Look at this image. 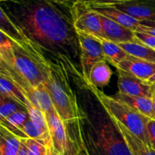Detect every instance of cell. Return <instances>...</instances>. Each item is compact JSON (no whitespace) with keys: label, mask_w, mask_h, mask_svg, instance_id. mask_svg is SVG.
Segmentation results:
<instances>
[{"label":"cell","mask_w":155,"mask_h":155,"mask_svg":"<svg viewBox=\"0 0 155 155\" xmlns=\"http://www.w3.org/2000/svg\"><path fill=\"white\" fill-rule=\"evenodd\" d=\"M80 48V68L82 75L86 81L94 64L106 61L102 47L98 39L81 32H77Z\"/></svg>","instance_id":"cell-9"},{"label":"cell","mask_w":155,"mask_h":155,"mask_svg":"<svg viewBox=\"0 0 155 155\" xmlns=\"http://www.w3.org/2000/svg\"><path fill=\"white\" fill-rule=\"evenodd\" d=\"M141 24L143 26H146L148 27H152V28H155V21H142Z\"/></svg>","instance_id":"cell-31"},{"label":"cell","mask_w":155,"mask_h":155,"mask_svg":"<svg viewBox=\"0 0 155 155\" xmlns=\"http://www.w3.org/2000/svg\"><path fill=\"white\" fill-rule=\"evenodd\" d=\"M12 64L7 65L12 67L33 87H39L46 83L51 71V61L48 58L42 48L30 39L21 41L12 39Z\"/></svg>","instance_id":"cell-4"},{"label":"cell","mask_w":155,"mask_h":155,"mask_svg":"<svg viewBox=\"0 0 155 155\" xmlns=\"http://www.w3.org/2000/svg\"><path fill=\"white\" fill-rule=\"evenodd\" d=\"M120 69L131 75L146 81L155 74V64L130 55L120 62L116 69Z\"/></svg>","instance_id":"cell-14"},{"label":"cell","mask_w":155,"mask_h":155,"mask_svg":"<svg viewBox=\"0 0 155 155\" xmlns=\"http://www.w3.org/2000/svg\"><path fill=\"white\" fill-rule=\"evenodd\" d=\"M147 131L151 147L155 150V120L150 119L147 124Z\"/></svg>","instance_id":"cell-27"},{"label":"cell","mask_w":155,"mask_h":155,"mask_svg":"<svg viewBox=\"0 0 155 155\" xmlns=\"http://www.w3.org/2000/svg\"><path fill=\"white\" fill-rule=\"evenodd\" d=\"M27 148V155H46L49 145L33 139H21Z\"/></svg>","instance_id":"cell-25"},{"label":"cell","mask_w":155,"mask_h":155,"mask_svg":"<svg viewBox=\"0 0 155 155\" xmlns=\"http://www.w3.org/2000/svg\"><path fill=\"white\" fill-rule=\"evenodd\" d=\"M0 74L12 82L23 95L35 107L43 112H47L54 108L52 101L45 84L39 87H33L27 80H24L12 67L0 62Z\"/></svg>","instance_id":"cell-7"},{"label":"cell","mask_w":155,"mask_h":155,"mask_svg":"<svg viewBox=\"0 0 155 155\" xmlns=\"http://www.w3.org/2000/svg\"><path fill=\"white\" fill-rule=\"evenodd\" d=\"M97 13V12H96ZM105 39L117 44L137 42L135 31L97 13Z\"/></svg>","instance_id":"cell-11"},{"label":"cell","mask_w":155,"mask_h":155,"mask_svg":"<svg viewBox=\"0 0 155 155\" xmlns=\"http://www.w3.org/2000/svg\"><path fill=\"white\" fill-rule=\"evenodd\" d=\"M50 135V148L56 155H79L80 147L70 134L55 109L45 112Z\"/></svg>","instance_id":"cell-6"},{"label":"cell","mask_w":155,"mask_h":155,"mask_svg":"<svg viewBox=\"0 0 155 155\" xmlns=\"http://www.w3.org/2000/svg\"><path fill=\"white\" fill-rule=\"evenodd\" d=\"M21 110H27L14 100L1 95L0 100V120H5L12 114Z\"/></svg>","instance_id":"cell-24"},{"label":"cell","mask_w":155,"mask_h":155,"mask_svg":"<svg viewBox=\"0 0 155 155\" xmlns=\"http://www.w3.org/2000/svg\"><path fill=\"white\" fill-rule=\"evenodd\" d=\"M117 71L118 73V92L131 96L152 98L153 86L147 84L123 70L117 68Z\"/></svg>","instance_id":"cell-10"},{"label":"cell","mask_w":155,"mask_h":155,"mask_svg":"<svg viewBox=\"0 0 155 155\" xmlns=\"http://www.w3.org/2000/svg\"><path fill=\"white\" fill-rule=\"evenodd\" d=\"M153 102H154V120H155V101L153 100Z\"/></svg>","instance_id":"cell-35"},{"label":"cell","mask_w":155,"mask_h":155,"mask_svg":"<svg viewBox=\"0 0 155 155\" xmlns=\"http://www.w3.org/2000/svg\"><path fill=\"white\" fill-rule=\"evenodd\" d=\"M74 2H75V1H77V0H74Z\"/></svg>","instance_id":"cell-38"},{"label":"cell","mask_w":155,"mask_h":155,"mask_svg":"<svg viewBox=\"0 0 155 155\" xmlns=\"http://www.w3.org/2000/svg\"><path fill=\"white\" fill-rule=\"evenodd\" d=\"M21 139L0 126V155H18Z\"/></svg>","instance_id":"cell-20"},{"label":"cell","mask_w":155,"mask_h":155,"mask_svg":"<svg viewBox=\"0 0 155 155\" xmlns=\"http://www.w3.org/2000/svg\"><path fill=\"white\" fill-rule=\"evenodd\" d=\"M80 108L77 122L66 125L82 155H133L114 118L103 105L79 68L64 61Z\"/></svg>","instance_id":"cell-2"},{"label":"cell","mask_w":155,"mask_h":155,"mask_svg":"<svg viewBox=\"0 0 155 155\" xmlns=\"http://www.w3.org/2000/svg\"><path fill=\"white\" fill-rule=\"evenodd\" d=\"M29 120L30 117L27 110H18L5 120H0V126L4 127L21 139H27L21 130Z\"/></svg>","instance_id":"cell-21"},{"label":"cell","mask_w":155,"mask_h":155,"mask_svg":"<svg viewBox=\"0 0 155 155\" xmlns=\"http://www.w3.org/2000/svg\"><path fill=\"white\" fill-rule=\"evenodd\" d=\"M89 6L97 13L115 21L117 24H121L127 28L136 31L141 24V21L130 16L128 14L119 10L117 8L106 5H96L89 2Z\"/></svg>","instance_id":"cell-13"},{"label":"cell","mask_w":155,"mask_h":155,"mask_svg":"<svg viewBox=\"0 0 155 155\" xmlns=\"http://www.w3.org/2000/svg\"><path fill=\"white\" fill-rule=\"evenodd\" d=\"M114 120L133 155H155V150L152 147L145 143L142 139L135 136L125 126L117 120L115 118Z\"/></svg>","instance_id":"cell-16"},{"label":"cell","mask_w":155,"mask_h":155,"mask_svg":"<svg viewBox=\"0 0 155 155\" xmlns=\"http://www.w3.org/2000/svg\"><path fill=\"white\" fill-rule=\"evenodd\" d=\"M54 109L66 125L77 122L80 108L68 69L61 59L51 61V71L45 83Z\"/></svg>","instance_id":"cell-3"},{"label":"cell","mask_w":155,"mask_h":155,"mask_svg":"<svg viewBox=\"0 0 155 155\" xmlns=\"http://www.w3.org/2000/svg\"><path fill=\"white\" fill-rule=\"evenodd\" d=\"M92 86V89L110 114L135 136L142 139L145 143L151 146L147 131V124L149 118L135 110L128 104L108 95L99 89Z\"/></svg>","instance_id":"cell-5"},{"label":"cell","mask_w":155,"mask_h":155,"mask_svg":"<svg viewBox=\"0 0 155 155\" xmlns=\"http://www.w3.org/2000/svg\"><path fill=\"white\" fill-rule=\"evenodd\" d=\"M22 133L27 139H36L45 142L50 147V135L48 130L41 128L38 125L29 120L22 128Z\"/></svg>","instance_id":"cell-23"},{"label":"cell","mask_w":155,"mask_h":155,"mask_svg":"<svg viewBox=\"0 0 155 155\" xmlns=\"http://www.w3.org/2000/svg\"><path fill=\"white\" fill-rule=\"evenodd\" d=\"M18 155H27V148L25 144L24 143V142L21 139V147H20L19 151H18Z\"/></svg>","instance_id":"cell-30"},{"label":"cell","mask_w":155,"mask_h":155,"mask_svg":"<svg viewBox=\"0 0 155 155\" xmlns=\"http://www.w3.org/2000/svg\"><path fill=\"white\" fill-rule=\"evenodd\" d=\"M136 31L143 32V33H148V34L152 35V36H155V28L146 27V26H143V25H142V24H140V25H139V27H138V29L136 30Z\"/></svg>","instance_id":"cell-29"},{"label":"cell","mask_w":155,"mask_h":155,"mask_svg":"<svg viewBox=\"0 0 155 155\" xmlns=\"http://www.w3.org/2000/svg\"><path fill=\"white\" fill-rule=\"evenodd\" d=\"M119 10L139 20L155 21V0H133L120 4L111 5Z\"/></svg>","instance_id":"cell-12"},{"label":"cell","mask_w":155,"mask_h":155,"mask_svg":"<svg viewBox=\"0 0 155 155\" xmlns=\"http://www.w3.org/2000/svg\"><path fill=\"white\" fill-rule=\"evenodd\" d=\"M46 155H56V154H54V152H53L52 150H51V148H50V147H49V148H48V151H47Z\"/></svg>","instance_id":"cell-33"},{"label":"cell","mask_w":155,"mask_h":155,"mask_svg":"<svg viewBox=\"0 0 155 155\" xmlns=\"http://www.w3.org/2000/svg\"><path fill=\"white\" fill-rule=\"evenodd\" d=\"M135 36L138 43L146 45L150 48H155V36L143 32L135 31Z\"/></svg>","instance_id":"cell-26"},{"label":"cell","mask_w":155,"mask_h":155,"mask_svg":"<svg viewBox=\"0 0 155 155\" xmlns=\"http://www.w3.org/2000/svg\"><path fill=\"white\" fill-rule=\"evenodd\" d=\"M72 12L76 31L94 38L105 39L98 14L91 8L89 2L82 0L74 2Z\"/></svg>","instance_id":"cell-8"},{"label":"cell","mask_w":155,"mask_h":155,"mask_svg":"<svg viewBox=\"0 0 155 155\" xmlns=\"http://www.w3.org/2000/svg\"><path fill=\"white\" fill-rule=\"evenodd\" d=\"M0 92L1 95L14 100L26 109L33 105L11 80L1 74H0Z\"/></svg>","instance_id":"cell-19"},{"label":"cell","mask_w":155,"mask_h":155,"mask_svg":"<svg viewBox=\"0 0 155 155\" xmlns=\"http://www.w3.org/2000/svg\"><path fill=\"white\" fill-rule=\"evenodd\" d=\"M154 89H153V93H152V100H154L155 101V86H153Z\"/></svg>","instance_id":"cell-34"},{"label":"cell","mask_w":155,"mask_h":155,"mask_svg":"<svg viewBox=\"0 0 155 155\" xmlns=\"http://www.w3.org/2000/svg\"><path fill=\"white\" fill-rule=\"evenodd\" d=\"M73 4L72 0H10L1 2L0 8L50 61L64 57L79 67L80 48Z\"/></svg>","instance_id":"cell-1"},{"label":"cell","mask_w":155,"mask_h":155,"mask_svg":"<svg viewBox=\"0 0 155 155\" xmlns=\"http://www.w3.org/2000/svg\"><path fill=\"white\" fill-rule=\"evenodd\" d=\"M145 83L148 85H151V86H155V74L152 77H150L148 80L145 81Z\"/></svg>","instance_id":"cell-32"},{"label":"cell","mask_w":155,"mask_h":155,"mask_svg":"<svg viewBox=\"0 0 155 155\" xmlns=\"http://www.w3.org/2000/svg\"><path fill=\"white\" fill-rule=\"evenodd\" d=\"M119 45L130 55L155 64V48H150L138 42L121 43Z\"/></svg>","instance_id":"cell-22"},{"label":"cell","mask_w":155,"mask_h":155,"mask_svg":"<svg viewBox=\"0 0 155 155\" xmlns=\"http://www.w3.org/2000/svg\"><path fill=\"white\" fill-rule=\"evenodd\" d=\"M113 97L128 104L129 106L140 112L141 114L145 115L149 119L154 120V102H153L152 98H146V97L131 96V95L120 93L119 92L114 95Z\"/></svg>","instance_id":"cell-15"},{"label":"cell","mask_w":155,"mask_h":155,"mask_svg":"<svg viewBox=\"0 0 155 155\" xmlns=\"http://www.w3.org/2000/svg\"><path fill=\"white\" fill-rule=\"evenodd\" d=\"M82 1H86V2H91L92 0H82Z\"/></svg>","instance_id":"cell-37"},{"label":"cell","mask_w":155,"mask_h":155,"mask_svg":"<svg viewBox=\"0 0 155 155\" xmlns=\"http://www.w3.org/2000/svg\"><path fill=\"white\" fill-rule=\"evenodd\" d=\"M79 155H82L81 154H80H80H79Z\"/></svg>","instance_id":"cell-39"},{"label":"cell","mask_w":155,"mask_h":155,"mask_svg":"<svg viewBox=\"0 0 155 155\" xmlns=\"http://www.w3.org/2000/svg\"><path fill=\"white\" fill-rule=\"evenodd\" d=\"M1 2H7V1H10V0H0Z\"/></svg>","instance_id":"cell-36"},{"label":"cell","mask_w":155,"mask_h":155,"mask_svg":"<svg viewBox=\"0 0 155 155\" xmlns=\"http://www.w3.org/2000/svg\"><path fill=\"white\" fill-rule=\"evenodd\" d=\"M113 74L111 68L106 61L97 62L91 69L87 82L98 89H103L110 83Z\"/></svg>","instance_id":"cell-17"},{"label":"cell","mask_w":155,"mask_h":155,"mask_svg":"<svg viewBox=\"0 0 155 155\" xmlns=\"http://www.w3.org/2000/svg\"><path fill=\"white\" fill-rule=\"evenodd\" d=\"M72 1H74V0H72Z\"/></svg>","instance_id":"cell-40"},{"label":"cell","mask_w":155,"mask_h":155,"mask_svg":"<svg viewBox=\"0 0 155 155\" xmlns=\"http://www.w3.org/2000/svg\"><path fill=\"white\" fill-rule=\"evenodd\" d=\"M133 1V0H92L89 2L96 5H111L120 4L126 2Z\"/></svg>","instance_id":"cell-28"},{"label":"cell","mask_w":155,"mask_h":155,"mask_svg":"<svg viewBox=\"0 0 155 155\" xmlns=\"http://www.w3.org/2000/svg\"><path fill=\"white\" fill-rule=\"evenodd\" d=\"M95 39H98L101 43L106 61L116 68L122 61L130 56V54L124 48L120 46L119 44L111 42L107 39H101V38H95Z\"/></svg>","instance_id":"cell-18"}]
</instances>
